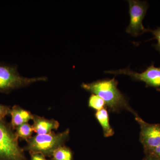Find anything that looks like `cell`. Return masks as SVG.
Instances as JSON below:
<instances>
[{"mask_svg": "<svg viewBox=\"0 0 160 160\" xmlns=\"http://www.w3.org/2000/svg\"><path fill=\"white\" fill-rule=\"evenodd\" d=\"M118 85L117 80L113 78L98 80L91 83H83L81 86L92 94L97 95L102 98L111 112H119L125 110L131 112L136 117L138 115L132 109L128 98L118 89Z\"/></svg>", "mask_w": 160, "mask_h": 160, "instance_id": "1", "label": "cell"}, {"mask_svg": "<svg viewBox=\"0 0 160 160\" xmlns=\"http://www.w3.org/2000/svg\"><path fill=\"white\" fill-rule=\"evenodd\" d=\"M69 135L68 129L58 134L51 132L48 134H37L27 140L26 149L30 152H39L45 157H51L55 150L62 146Z\"/></svg>", "mask_w": 160, "mask_h": 160, "instance_id": "2", "label": "cell"}, {"mask_svg": "<svg viewBox=\"0 0 160 160\" xmlns=\"http://www.w3.org/2000/svg\"><path fill=\"white\" fill-rule=\"evenodd\" d=\"M46 79L23 77L18 72L16 66L0 64V91H9L38 81H46Z\"/></svg>", "mask_w": 160, "mask_h": 160, "instance_id": "3", "label": "cell"}, {"mask_svg": "<svg viewBox=\"0 0 160 160\" xmlns=\"http://www.w3.org/2000/svg\"><path fill=\"white\" fill-rule=\"evenodd\" d=\"M18 138L0 121V160H24Z\"/></svg>", "mask_w": 160, "mask_h": 160, "instance_id": "4", "label": "cell"}, {"mask_svg": "<svg viewBox=\"0 0 160 160\" xmlns=\"http://www.w3.org/2000/svg\"><path fill=\"white\" fill-rule=\"evenodd\" d=\"M129 5L130 22L126 32L134 37H138L148 32L143 25V20L146 14L148 8V3L146 1L137 0L127 1Z\"/></svg>", "mask_w": 160, "mask_h": 160, "instance_id": "5", "label": "cell"}, {"mask_svg": "<svg viewBox=\"0 0 160 160\" xmlns=\"http://www.w3.org/2000/svg\"><path fill=\"white\" fill-rule=\"evenodd\" d=\"M105 72L129 76L132 80L145 83L146 87H152L158 91H160V67H156L154 62L148 66L145 71L140 73L132 71L129 68L117 70H109L105 71Z\"/></svg>", "mask_w": 160, "mask_h": 160, "instance_id": "6", "label": "cell"}, {"mask_svg": "<svg viewBox=\"0 0 160 160\" xmlns=\"http://www.w3.org/2000/svg\"><path fill=\"white\" fill-rule=\"evenodd\" d=\"M140 126V141L146 153L160 145V124L146 122L138 115L135 117Z\"/></svg>", "mask_w": 160, "mask_h": 160, "instance_id": "7", "label": "cell"}, {"mask_svg": "<svg viewBox=\"0 0 160 160\" xmlns=\"http://www.w3.org/2000/svg\"><path fill=\"white\" fill-rule=\"evenodd\" d=\"M33 125L34 132L38 134H48L53 129H58L59 126L57 121L54 120H48L44 118L34 116Z\"/></svg>", "mask_w": 160, "mask_h": 160, "instance_id": "8", "label": "cell"}, {"mask_svg": "<svg viewBox=\"0 0 160 160\" xmlns=\"http://www.w3.org/2000/svg\"><path fill=\"white\" fill-rule=\"evenodd\" d=\"M11 116V125L13 128H17L29 121L33 120L34 115L29 112L22 109L18 106H14L9 112Z\"/></svg>", "mask_w": 160, "mask_h": 160, "instance_id": "9", "label": "cell"}, {"mask_svg": "<svg viewBox=\"0 0 160 160\" xmlns=\"http://www.w3.org/2000/svg\"><path fill=\"white\" fill-rule=\"evenodd\" d=\"M95 116L102 129L104 137L112 136L114 134V131L109 123V113L106 108L97 111Z\"/></svg>", "mask_w": 160, "mask_h": 160, "instance_id": "10", "label": "cell"}, {"mask_svg": "<svg viewBox=\"0 0 160 160\" xmlns=\"http://www.w3.org/2000/svg\"><path fill=\"white\" fill-rule=\"evenodd\" d=\"M52 157L53 160H73L71 150L65 146H60L56 149Z\"/></svg>", "mask_w": 160, "mask_h": 160, "instance_id": "11", "label": "cell"}, {"mask_svg": "<svg viewBox=\"0 0 160 160\" xmlns=\"http://www.w3.org/2000/svg\"><path fill=\"white\" fill-rule=\"evenodd\" d=\"M34 132L32 126L28 123H25L17 128L16 136L18 138H21L23 139L27 140L31 137L32 134Z\"/></svg>", "mask_w": 160, "mask_h": 160, "instance_id": "12", "label": "cell"}, {"mask_svg": "<svg viewBox=\"0 0 160 160\" xmlns=\"http://www.w3.org/2000/svg\"><path fill=\"white\" fill-rule=\"evenodd\" d=\"M88 106L97 111L105 108L106 103L104 100L97 95L92 94L88 101Z\"/></svg>", "mask_w": 160, "mask_h": 160, "instance_id": "13", "label": "cell"}, {"mask_svg": "<svg viewBox=\"0 0 160 160\" xmlns=\"http://www.w3.org/2000/svg\"><path fill=\"white\" fill-rule=\"evenodd\" d=\"M148 32H152L154 36V37L150 40L156 39L157 41V43L153 45V46L160 53V27H158L157 29H154V30L148 29Z\"/></svg>", "mask_w": 160, "mask_h": 160, "instance_id": "14", "label": "cell"}, {"mask_svg": "<svg viewBox=\"0 0 160 160\" xmlns=\"http://www.w3.org/2000/svg\"><path fill=\"white\" fill-rule=\"evenodd\" d=\"M10 109L7 106L0 105V121H2L8 113Z\"/></svg>", "mask_w": 160, "mask_h": 160, "instance_id": "15", "label": "cell"}, {"mask_svg": "<svg viewBox=\"0 0 160 160\" xmlns=\"http://www.w3.org/2000/svg\"><path fill=\"white\" fill-rule=\"evenodd\" d=\"M31 160H47L46 157L39 152H30Z\"/></svg>", "mask_w": 160, "mask_h": 160, "instance_id": "16", "label": "cell"}, {"mask_svg": "<svg viewBox=\"0 0 160 160\" xmlns=\"http://www.w3.org/2000/svg\"><path fill=\"white\" fill-rule=\"evenodd\" d=\"M146 154L154 156L160 159V145L158 147H156L155 149L146 153Z\"/></svg>", "mask_w": 160, "mask_h": 160, "instance_id": "17", "label": "cell"}, {"mask_svg": "<svg viewBox=\"0 0 160 160\" xmlns=\"http://www.w3.org/2000/svg\"><path fill=\"white\" fill-rule=\"evenodd\" d=\"M143 160H160L158 158L154 156L151 155L146 154V157Z\"/></svg>", "mask_w": 160, "mask_h": 160, "instance_id": "18", "label": "cell"}]
</instances>
